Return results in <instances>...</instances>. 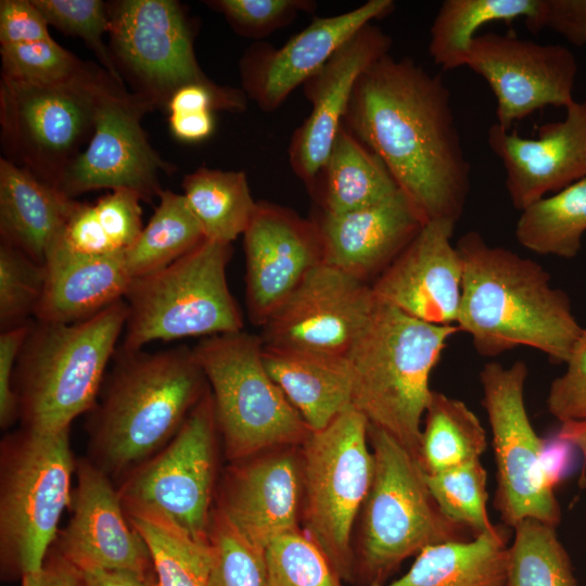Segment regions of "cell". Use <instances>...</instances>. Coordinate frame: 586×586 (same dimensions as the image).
I'll return each instance as SVG.
<instances>
[{"label":"cell","instance_id":"cell-1","mask_svg":"<svg viewBox=\"0 0 586 586\" xmlns=\"http://www.w3.org/2000/svg\"><path fill=\"white\" fill-rule=\"evenodd\" d=\"M343 126L383 162L424 224H457L471 167L441 76L383 55L357 80Z\"/></svg>","mask_w":586,"mask_h":586},{"label":"cell","instance_id":"cell-2","mask_svg":"<svg viewBox=\"0 0 586 586\" xmlns=\"http://www.w3.org/2000/svg\"><path fill=\"white\" fill-rule=\"evenodd\" d=\"M455 245L463 266L456 327L471 336L477 354L495 357L527 346L565 364L583 328L549 273L535 260L489 245L476 231Z\"/></svg>","mask_w":586,"mask_h":586},{"label":"cell","instance_id":"cell-3","mask_svg":"<svg viewBox=\"0 0 586 586\" xmlns=\"http://www.w3.org/2000/svg\"><path fill=\"white\" fill-rule=\"evenodd\" d=\"M107 382L89 411L90 461L124 476L165 447L208 390L192 348L118 346Z\"/></svg>","mask_w":586,"mask_h":586},{"label":"cell","instance_id":"cell-4","mask_svg":"<svg viewBox=\"0 0 586 586\" xmlns=\"http://www.w3.org/2000/svg\"><path fill=\"white\" fill-rule=\"evenodd\" d=\"M456 326L413 318L379 300L347 354L352 406L419 457L430 377Z\"/></svg>","mask_w":586,"mask_h":586},{"label":"cell","instance_id":"cell-5","mask_svg":"<svg viewBox=\"0 0 586 586\" xmlns=\"http://www.w3.org/2000/svg\"><path fill=\"white\" fill-rule=\"evenodd\" d=\"M127 317L120 300L75 323H30L13 377L23 429L58 433L93 408Z\"/></svg>","mask_w":586,"mask_h":586},{"label":"cell","instance_id":"cell-6","mask_svg":"<svg viewBox=\"0 0 586 586\" xmlns=\"http://www.w3.org/2000/svg\"><path fill=\"white\" fill-rule=\"evenodd\" d=\"M369 442L374 473L362 506L359 571L370 586L384 583L405 559L432 545L471 537L440 510L416 456L370 424Z\"/></svg>","mask_w":586,"mask_h":586},{"label":"cell","instance_id":"cell-7","mask_svg":"<svg viewBox=\"0 0 586 586\" xmlns=\"http://www.w3.org/2000/svg\"><path fill=\"white\" fill-rule=\"evenodd\" d=\"M76 461L69 429L37 433L21 429L0 446V553L21 576L40 570L72 500Z\"/></svg>","mask_w":586,"mask_h":586},{"label":"cell","instance_id":"cell-8","mask_svg":"<svg viewBox=\"0 0 586 586\" xmlns=\"http://www.w3.org/2000/svg\"><path fill=\"white\" fill-rule=\"evenodd\" d=\"M232 244L204 240L169 266L131 280L119 345L139 351L153 341L212 336L243 330L227 282Z\"/></svg>","mask_w":586,"mask_h":586},{"label":"cell","instance_id":"cell-9","mask_svg":"<svg viewBox=\"0 0 586 586\" xmlns=\"http://www.w3.org/2000/svg\"><path fill=\"white\" fill-rule=\"evenodd\" d=\"M260 335L242 331L203 337L193 348L230 460L304 443L310 429L269 375Z\"/></svg>","mask_w":586,"mask_h":586},{"label":"cell","instance_id":"cell-10","mask_svg":"<svg viewBox=\"0 0 586 586\" xmlns=\"http://www.w3.org/2000/svg\"><path fill=\"white\" fill-rule=\"evenodd\" d=\"M113 78L87 66L63 81L35 85L1 77V144L7 160L56 188L87 146L100 98Z\"/></svg>","mask_w":586,"mask_h":586},{"label":"cell","instance_id":"cell-11","mask_svg":"<svg viewBox=\"0 0 586 586\" xmlns=\"http://www.w3.org/2000/svg\"><path fill=\"white\" fill-rule=\"evenodd\" d=\"M369 423L353 406L303 443L304 522L337 575L351 579L352 531L369 494L374 458Z\"/></svg>","mask_w":586,"mask_h":586},{"label":"cell","instance_id":"cell-12","mask_svg":"<svg viewBox=\"0 0 586 586\" xmlns=\"http://www.w3.org/2000/svg\"><path fill=\"white\" fill-rule=\"evenodd\" d=\"M217 430L208 387L171 441L122 477L117 491L127 517L209 542Z\"/></svg>","mask_w":586,"mask_h":586},{"label":"cell","instance_id":"cell-13","mask_svg":"<svg viewBox=\"0 0 586 586\" xmlns=\"http://www.w3.org/2000/svg\"><path fill=\"white\" fill-rule=\"evenodd\" d=\"M528 374L523 360L505 367L486 364L480 372L496 463L495 508L507 527L533 518L557 526L561 509L555 491L543 475L540 438L528 418L524 384Z\"/></svg>","mask_w":586,"mask_h":586},{"label":"cell","instance_id":"cell-14","mask_svg":"<svg viewBox=\"0 0 586 586\" xmlns=\"http://www.w3.org/2000/svg\"><path fill=\"white\" fill-rule=\"evenodd\" d=\"M110 51L133 93L166 109L179 88L211 80L201 69L184 11L174 0L107 3Z\"/></svg>","mask_w":586,"mask_h":586},{"label":"cell","instance_id":"cell-15","mask_svg":"<svg viewBox=\"0 0 586 586\" xmlns=\"http://www.w3.org/2000/svg\"><path fill=\"white\" fill-rule=\"evenodd\" d=\"M152 110L142 97L111 78L100 98L92 136L56 188L72 199L101 189H128L144 202L160 198V173L170 174L174 167L152 148L141 126Z\"/></svg>","mask_w":586,"mask_h":586},{"label":"cell","instance_id":"cell-16","mask_svg":"<svg viewBox=\"0 0 586 586\" xmlns=\"http://www.w3.org/2000/svg\"><path fill=\"white\" fill-rule=\"evenodd\" d=\"M466 66L491 87L497 124L505 130L548 105L566 109L575 101L577 63L561 44L486 33L471 42Z\"/></svg>","mask_w":586,"mask_h":586},{"label":"cell","instance_id":"cell-17","mask_svg":"<svg viewBox=\"0 0 586 586\" xmlns=\"http://www.w3.org/2000/svg\"><path fill=\"white\" fill-rule=\"evenodd\" d=\"M375 303L371 285L322 263L275 310L265 345L347 356Z\"/></svg>","mask_w":586,"mask_h":586},{"label":"cell","instance_id":"cell-18","mask_svg":"<svg viewBox=\"0 0 586 586\" xmlns=\"http://www.w3.org/2000/svg\"><path fill=\"white\" fill-rule=\"evenodd\" d=\"M245 304L249 319L263 327L304 277L323 263L317 222L268 201L257 202L243 233Z\"/></svg>","mask_w":586,"mask_h":586},{"label":"cell","instance_id":"cell-19","mask_svg":"<svg viewBox=\"0 0 586 586\" xmlns=\"http://www.w3.org/2000/svg\"><path fill=\"white\" fill-rule=\"evenodd\" d=\"M394 8L392 0H369L339 15L314 18L281 47L253 43L239 62L242 90L262 111L278 110L355 33Z\"/></svg>","mask_w":586,"mask_h":586},{"label":"cell","instance_id":"cell-20","mask_svg":"<svg viewBox=\"0 0 586 586\" xmlns=\"http://www.w3.org/2000/svg\"><path fill=\"white\" fill-rule=\"evenodd\" d=\"M72 515L56 537V553L79 573L131 571L146 575L149 549L129 522L117 487L89 459L77 461Z\"/></svg>","mask_w":586,"mask_h":586},{"label":"cell","instance_id":"cell-21","mask_svg":"<svg viewBox=\"0 0 586 586\" xmlns=\"http://www.w3.org/2000/svg\"><path fill=\"white\" fill-rule=\"evenodd\" d=\"M391 44V37L369 23L304 82L311 111L292 133L288 154L293 173L309 192L343 125L357 80Z\"/></svg>","mask_w":586,"mask_h":586},{"label":"cell","instance_id":"cell-22","mask_svg":"<svg viewBox=\"0 0 586 586\" xmlns=\"http://www.w3.org/2000/svg\"><path fill=\"white\" fill-rule=\"evenodd\" d=\"M455 222L424 224L398 257L371 283L374 295L419 320L456 326L463 266L451 244Z\"/></svg>","mask_w":586,"mask_h":586},{"label":"cell","instance_id":"cell-23","mask_svg":"<svg viewBox=\"0 0 586 586\" xmlns=\"http://www.w3.org/2000/svg\"><path fill=\"white\" fill-rule=\"evenodd\" d=\"M565 110V118L542 125L536 139L497 123L488 130V145L505 167L506 189L519 211L586 177V100Z\"/></svg>","mask_w":586,"mask_h":586},{"label":"cell","instance_id":"cell-24","mask_svg":"<svg viewBox=\"0 0 586 586\" xmlns=\"http://www.w3.org/2000/svg\"><path fill=\"white\" fill-rule=\"evenodd\" d=\"M323 263L371 285L424 226L399 190L378 204L344 214L320 212Z\"/></svg>","mask_w":586,"mask_h":586},{"label":"cell","instance_id":"cell-25","mask_svg":"<svg viewBox=\"0 0 586 586\" xmlns=\"http://www.w3.org/2000/svg\"><path fill=\"white\" fill-rule=\"evenodd\" d=\"M301 483L292 456L255 460L231 472L219 509L247 540L265 550L273 539L297 530Z\"/></svg>","mask_w":586,"mask_h":586},{"label":"cell","instance_id":"cell-26","mask_svg":"<svg viewBox=\"0 0 586 586\" xmlns=\"http://www.w3.org/2000/svg\"><path fill=\"white\" fill-rule=\"evenodd\" d=\"M46 282L35 311L38 321L75 323L125 300L131 277L124 253L89 256L73 253L60 243L50 250Z\"/></svg>","mask_w":586,"mask_h":586},{"label":"cell","instance_id":"cell-27","mask_svg":"<svg viewBox=\"0 0 586 586\" xmlns=\"http://www.w3.org/2000/svg\"><path fill=\"white\" fill-rule=\"evenodd\" d=\"M78 201L11 161L0 158V235L44 265Z\"/></svg>","mask_w":586,"mask_h":586},{"label":"cell","instance_id":"cell-28","mask_svg":"<svg viewBox=\"0 0 586 586\" xmlns=\"http://www.w3.org/2000/svg\"><path fill=\"white\" fill-rule=\"evenodd\" d=\"M263 360L311 432L326 428L352 406L347 356L264 344Z\"/></svg>","mask_w":586,"mask_h":586},{"label":"cell","instance_id":"cell-29","mask_svg":"<svg viewBox=\"0 0 586 586\" xmlns=\"http://www.w3.org/2000/svg\"><path fill=\"white\" fill-rule=\"evenodd\" d=\"M507 526L463 540L432 545L417 555L402 577L370 586H505Z\"/></svg>","mask_w":586,"mask_h":586},{"label":"cell","instance_id":"cell-30","mask_svg":"<svg viewBox=\"0 0 586 586\" xmlns=\"http://www.w3.org/2000/svg\"><path fill=\"white\" fill-rule=\"evenodd\" d=\"M398 191L383 162L342 125L310 194L322 213L337 215L378 204Z\"/></svg>","mask_w":586,"mask_h":586},{"label":"cell","instance_id":"cell-31","mask_svg":"<svg viewBox=\"0 0 586 586\" xmlns=\"http://www.w3.org/2000/svg\"><path fill=\"white\" fill-rule=\"evenodd\" d=\"M141 202L128 189L112 190L94 203L77 202L56 243L80 255L125 253L143 229Z\"/></svg>","mask_w":586,"mask_h":586},{"label":"cell","instance_id":"cell-32","mask_svg":"<svg viewBox=\"0 0 586 586\" xmlns=\"http://www.w3.org/2000/svg\"><path fill=\"white\" fill-rule=\"evenodd\" d=\"M184 200L206 240L232 244L243 235L256 207L246 175L201 167L184 176Z\"/></svg>","mask_w":586,"mask_h":586},{"label":"cell","instance_id":"cell-33","mask_svg":"<svg viewBox=\"0 0 586 586\" xmlns=\"http://www.w3.org/2000/svg\"><path fill=\"white\" fill-rule=\"evenodd\" d=\"M423 421L418 459L426 474L480 459L486 450L480 419L460 399L432 391Z\"/></svg>","mask_w":586,"mask_h":586},{"label":"cell","instance_id":"cell-34","mask_svg":"<svg viewBox=\"0 0 586 586\" xmlns=\"http://www.w3.org/2000/svg\"><path fill=\"white\" fill-rule=\"evenodd\" d=\"M539 0H445L430 28L429 53L444 71L466 66L476 30L493 22L532 18Z\"/></svg>","mask_w":586,"mask_h":586},{"label":"cell","instance_id":"cell-35","mask_svg":"<svg viewBox=\"0 0 586 586\" xmlns=\"http://www.w3.org/2000/svg\"><path fill=\"white\" fill-rule=\"evenodd\" d=\"M515 238L542 255L574 258L586 231V177L520 211Z\"/></svg>","mask_w":586,"mask_h":586},{"label":"cell","instance_id":"cell-36","mask_svg":"<svg viewBox=\"0 0 586 586\" xmlns=\"http://www.w3.org/2000/svg\"><path fill=\"white\" fill-rule=\"evenodd\" d=\"M158 200L149 222L124 253L131 279L169 266L205 240L182 194L163 190Z\"/></svg>","mask_w":586,"mask_h":586},{"label":"cell","instance_id":"cell-37","mask_svg":"<svg viewBox=\"0 0 586 586\" xmlns=\"http://www.w3.org/2000/svg\"><path fill=\"white\" fill-rule=\"evenodd\" d=\"M513 530L505 586H578L556 526L527 518Z\"/></svg>","mask_w":586,"mask_h":586},{"label":"cell","instance_id":"cell-38","mask_svg":"<svg viewBox=\"0 0 586 586\" xmlns=\"http://www.w3.org/2000/svg\"><path fill=\"white\" fill-rule=\"evenodd\" d=\"M128 520L149 549L158 586H207L213 559L209 542L150 520Z\"/></svg>","mask_w":586,"mask_h":586},{"label":"cell","instance_id":"cell-39","mask_svg":"<svg viewBox=\"0 0 586 586\" xmlns=\"http://www.w3.org/2000/svg\"><path fill=\"white\" fill-rule=\"evenodd\" d=\"M430 493L443 514L472 537L493 531L487 512V472L480 459L426 474Z\"/></svg>","mask_w":586,"mask_h":586},{"label":"cell","instance_id":"cell-40","mask_svg":"<svg viewBox=\"0 0 586 586\" xmlns=\"http://www.w3.org/2000/svg\"><path fill=\"white\" fill-rule=\"evenodd\" d=\"M266 586H342L323 551L298 530L265 549Z\"/></svg>","mask_w":586,"mask_h":586},{"label":"cell","instance_id":"cell-41","mask_svg":"<svg viewBox=\"0 0 586 586\" xmlns=\"http://www.w3.org/2000/svg\"><path fill=\"white\" fill-rule=\"evenodd\" d=\"M207 586H266L265 550L247 540L218 508L212 514Z\"/></svg>","mask_w":586,"mask_h":586},{"label":"cell","instance_id":"cell-42","mask_svg":"<svg viewBox=\"0 0 586 586\" xmlns=\"http://www.w3.org/2000/svg\"><path fill=\"white\" fill-rule=\"evenodd\" d=\"M46 282V267L22 251L0 244L1 331L29 323Z\"/></svg>","mask_w":586,"mask_h":586},{"label":"cell","instance_id":"cell-43","mask_svg":"<svg viewBox=\"0 0 586 586\" xmlns=\"http://www.w3.org/2000/svg\"><path fill=\"white\" fill-rule=\"evenodd\" d=\"M49 26L77 36L100 60L101 66L118 82L124 85L110 48L104 42L110 21L107 3L101 0H33Z\"/></svg>","mask_w":586,"mask_h":586},{"label":"cell","instance_id":"cell-44","mask_svg":"<svg viewBox=\"0 0 586 586\" xmlns=\"http://www.w3.org/2000/svg\"><path fill=\"white\" fill-rule=\"evenodd\" d=\"M1 77L15 81L48 85L63 81L81 72L87 62L59 44L53 38L0 47Z\"/></svg>","mask_w":586,"mask_h":586},{"label":"cell","instance_id":"cell-45","mask_svg":"<svg viewBox=\"0 0 586 586\" xmlns=\"http://www.w3.org/2000/svg\"><path fill=\"white\" fill-rule=\"evenodd\" d=\"M205 3L222 14L235 33L255 40L290 25L298 13L311 12L317 7L311 0H212Z\"/></svg>","mask_w":586,"mask_h":586},{"label":"cell","instance_id":"cell-46","mask_svg":"<svg viewBox=\"0 0 586 586\" xmlns=\"http://www.w3.org/2000/svg\"><path fill=\"white\" fill-rule=\"evenodd\" d=\"M565 372L556 378L547 396V409L561 423L586 420V328L575 341Z\"/></svg>","mask_w":586,"mask_h":586},{"label":"cell","instance_id":"cell-47","mask_svg":"<svg viewBox=\"0 0 586 586\" xmlns=\"http://www.w3.org/2000/svg\"><path fill=\"white\" fill-rule=\"evenodd\" d=\"M247 97L238 88L208 80L189 84L170 97L166 110L171 113L228 111L240 113L247 107Z\"/></svg>","mask_w":586,"mask_h":586},{"label":"cell","instance_id":"cell-48","mask_svg":"<svg viewBox=\"0 0 586 586\" xmlns=\"http://www.w3.org/2000/svg\"><path fill=\"white\" fill-rule=\"evenodd\" d=\"M525 24L533 33L546 27L574 46H585L586 0H539L535 15Z\"/></svg>","mask_w":586,"mask_h":586},{"label":"cell","instance_id":"cell-49","mask_svg":"<svg viewBox=\"0 0 586 586\" xmlns=\"http://www.w3.org/2000/svg\"><path fill=\"white\" fill-rule=\"evenodd\" d=\"M49 25L33 0L0 1V43L12 46L51 39Z\"/></svg>","mask_w":586,"mask_h":586},{"label":"cell","instance_id":"cell-50","mask_svg":"<svg viewBox=\"0 0 586 586\" xmlns=\"http://www.w3.org/2000/svg\"><path fill=\"white\" fill-rule=\"evenodd\" d=\"M30 323L1 331L0 334V426L2 430L11 428L18 420L13 377Z\"/></svg>","mask_w":586,"mask_h":586},{"label":"cell","instance_id":"cell-51","mask_svg":"<svg viewBox=\"0 0 586 586\" xmlns=\"http://www.w3.org/2000/svg\"><path fill=\"white\" fill-rule=\"evenodd\" d=\"M575 450L574 445L557 434L544 440L540 466L548 486L553 491L573 468Z\"/></svg>","mask_w":586,"mask_h":586},{"label":"cell","instance_id":"cell-52","mask_svg":"<svg viewBox=\"0 0 586 586\" xmlns=\"http://www.w3.org/2000/svg\"><path fill=\"white\" fill-rule=\"evenodd\" d=\"M22 586H80V574L56 553L40 570L22 576Z\"/></svg>","mask_w":586,"mask_h":586},{"label":"cell","instance_id":"cell-53","mask_svg":"<svg viewBox=\"0 0 586 586\" xmlns=\"http://www.w3.org/2000/svg\"><path fill=\"white\" fill-rule=\"evenodd\" d=\"M168 124L170 132L183 142L203 141L215 129V118L212 112L171 113Z\"/></svg>","mask_w":586,"mask_h":586},{"label":"cell","instance_id":"cell-54","mask_svg":"<svg viewBox=\"0 0 586 586\" xmlns=\"http://www.w3.org/2000/svg\"><path fill=\"white\" fill-rule=\"evenodd\" d=\"M80 574V586H158L148 575L131 571L91 570Z\"/></svg>","mask_w":586,"mask_h":586},{"label":"cell","instance_id":"cell-55","mask_svg":"<svg viewBox=\"0 0 586 586\" xmlns=\"http://www.w3.org/2000/svg\"><path fill=\"white\" fill-rule=\"evenodd\" d=\"M557 435L574 445L586 460V420L561 423Z\"/></svg>","mask_w":586,"mask_h":586}]
</instances>
